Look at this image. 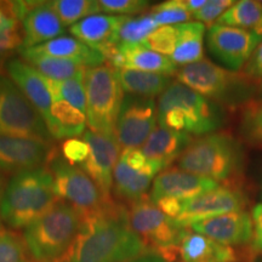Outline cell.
Returning <instances> with one entry per match:
<instances>
[{
    "label": "cell",
    "mask_w": 262,
    "mask_h": 262,
    "mask_svg": "<svg viewBox=\"0 0 262 262\" xmlns=\"http://www.w3.org/2000/svg\"><path fill=\"white\" fill-rule=\"evenodd\" d=\"M70 250L58 262H126L149 254L130 224L129 209L113 199L81 215Z\"/></svg>",
    "instance_id": "6da1fadb"
},
{
    "label": "cell",
    "mask_w": 262,
    "mask_h": 262,
    "mask_svg": "<svg viewBox=\"0 0 262 262\" xmlns=\"http://www.w3.org/2000/svg\"><path fill=\"white\" fill-rule=\"evenodd\" d=\"M159 126L205 136L214 134L225 124L224 108L179 81H173L159 96Z\"/></svg>",
    "instance_id": "7a4b0ae2"
},
{
    "label": "cell",
    "mask_w": 262,
    "mask_h": 262,
    "mask_svg": "<svg viewBox=\"0 0 262 262\" xmlns=\"http://www.w3.org/2000/svg\"><path fill=\"white\" fill-rule=\"evenodd\" d=\"M58 201L54 178L47 166L16 173L6 186L0 219L11 228H27Z\"/></svg>",
    "instance_id": "3957f363"
},
{
    "label": "cell",
    "mask_w": 262,
    "mask_h": 262,
    "mask_svg": "<svg viewBox=\"0 0 262 262\" xmlns=\"http://www.w3.org/2000/svg\"><path fill=\"white\" fill-rule=\"evenodd\" d=\"M81 214L67 202L58 201L24 231L32 262H58L70 250L81 226Z\"/></svg>",
    "instance_id": "277c9868"
},
{
    "label": "cell",
    "mask_w": 262,
    "mask_h": 262,
    "mask_svg": "<svg viewBox=\"0 0 262 262\" xmlns=\"http://www.w3.org/2000/svg\"><path fill=\"white\" fill-rule=\"evenodd\" d=\"M242 143L225 133H214L192 141L178 159L180 169L214 181H228L243 171Z\"/></svg>",
    "instance_id": "5b68a950"
},
{
    "label": "cell",
    "mask_w": 262,
    "mask_h": 262,
    "mask_svg": "<svg viewBox=\"0 0 262 262\" xmlns=\"http://www.w3.org/2000/svg\"><path fill=\"white\" fill-rule=\"evenodd\" d=\"M176 79L221 107L235 108L248 102L256 93V88L244 73L222 68L203 58L181 67Z\"/></svg>",
    "instance_id": "8992f818"
},
{
    "label": "cell",
    "mask_w": 262,
    "mask_h": 262,
    "mask_svg": "<svg viewBox=\"0 0 262 262\" xmlns=\"http://www.w3.org/2000/svg\"><path fill=\"white\" fill-rule=\"evenodd\" d=\"M84 81L86 91L85 114L90 131L114 135L125 97L117 68L106 63L88 68Z\"/></svg>",
    "instance_id": "52a82bcc"
},
{
    "label": "cell",
    "mask_w": 262,
    "mask_h": 262,
    "mask_svg": "<svg viewBox=\"0 0 262 262\" xmlns=\"http://www.w3.org/2000/svg\"><path fill=\"white\" fill-rule=\"evenodd\" d=\"M129 216L131 227L149 254L158 255L165 262L178 260L180 245L189 228L180 227L149 196L130 204Z\"/></svg>",
    "instance_id": "ba28073f"
},
{
    "label": "cell",
    "mask_w": 262,
    "mask_h": 262,
    "mask_svg": "<svg viewBox=\"0 0 262 262\" xmlns=\"http://www.w3.org/2000/svg\"><path fill=\"white\" fill-rule=\"evenodd\" d=\"M0 136L54 141L42 117L4 74H0Z\"/></svg>",
    "instance_id": "9c48e42d"
},
{
    "label": "cell",
    "mask_w": 262,
    "mask_h": 262,
    "mask_svg": "<svg viewBox=\"0 0 262 262\" xmlns=\"http://www.w3.org/2000/svg\"><path fill=\"white\" fill-rule=\"evenodd\" d=\"M49 170L54 178L57 198L74 206L81 215L97 210L112 199L101 192L94 180L80 166L71 165L57 153L49 163Z\"/></svg>",
    "instance_id": "30bf717a"
},
{
    "label": "cell",
    "mask_w": 262,
    "mask_h": 262,
    "mask_svg": "<svg viewBox=\"0 0 262 262\" xmlns=\"http://www.w3.org/2000/svg\"><path fill=\"white\" fill-rule=\"evenodd\" d=\"M158 123V104L155 98L126 95L116 126V139L123 149L145 145Z\"/></svg>",
    "instance_id": "8fae6325"
},
{
    "label": "cell",
    "mask_w": 262,
    "mask_h": 262,
    "mask_svg": "<svg viewBox=\"0 0 262 262\" xmlns=\"http://www.w3.org/2000/svg\"><path fill=\"white\" fill-rule=\"evenodd\" d=\"M262 42V35L237 27L214 24L206 33V44L212 56L227 70L239 72Z\"/></svg>",
    "instance_id": "7c38bea8"
},
{
    "label": "cell",
    "mask_w": 262,
    "mask_h": 262,
    "mask_svg": "<svg viewBox=\"0 0 262 262\" xmlns=\"http://www.w3.org/2000/svg\"><path fill=\"white\" fill-rule=\"evenodd\" d=\"M247 196L241 189L219 186L215 189L182 202L181 211L175 222L180 227L189 228L195 222L228 212L242 211L247 206Z\"/></svg>",
    "instance_id": "4fadbf2b"
},
{
    "label": "cell",
    "mask_w": 262,
    "mask_h": 262,
    "mask_svg": "<svg viewBox=\"0 0 262 262\" xmlns=\"http://www.w3.org/2000/svg\"><path fill=\"white\" fill-rule=\"evenodd\" d=\"M56 156L52 142L26 139V137L0 136V169L19 173L42 168Z\"/></svg>",
    "instance_id": "5bb4252c"
},
{
    "label": "cell",
    "mask_w": 262,
    "mask_h": 262,
    "mask_svg": "<svg viewBox=\"0 0 262 262\" xmlns=\"http://www.w3.org/2000/svg\"><path fill=\"white\" fill-rule=\"evenodd\" d=\"M84 140L90 146V156L81 164L84 170L107 198H111L113 188V173L119 160L122 147L114 135L85 131Z\"/></svg>",
    "instance_id": "9a60e30c"
},
{
    "label": "cell",
    "mask_w": 262,
    "mask_h": 262,
    "mask_svg": "<svg viewBox=\"0 0 262 262\" xmlns=\"http://www.w3.org/2000/svg\"><path fill=\"white\" fill-rule=\"evenodd\" d=\"M219 186L220 183L211 179L185 171L180 168H171L163 170L157 175L153 181L149 199L153 203L160 199L185 202L215 189Z\"/></svg>",
    "instance_id": "2e32d148"
},
{
    "label": "cell",
    "mask_w": 262,
    "mask_h": 262,
    "mask_svg": "<svg viewBox=\"0 0 262 262\" xmlns=\"http://www.w3.org/2000/svg\"><path fill=\"white\" fill-rule=\"evenodd\" d=\"M189 229L227 247L249 244L254 237L253 216L244 210L195 222Z\"/></svg>",
    "instance_id": "e0dca14e"
},
{
    "label": "cell",
    "mask_w": 262,
    "mask_h": 262,
    "mask_svg": "<svg viewBox=\"0 0 262 262\" xmlns=\"http://www.w3.org/2000/svg\"><path fill=\"white\" fill-rule=\"evenodd\" d=\"M5 67L10 79L17 85L32 106L38 111L49 129V126L51 125V108L55 100L45 83L44 77L28 63L18 58L9 60Z\"/></svg>",
    "instance_id": "ac0fdd59"
},
{
    "label": "cell",
    "mask_w": 262,
    "mask_h": 262,
    "mask_svg": "<svg viewBox=\"0 0 262 262\" xmlns=\"http://www.w3.org/2000/svg\"><path fill=\"white\" fill-rule=\"evenodd\" d=\"M117 70H131L165 75L176 74L178 66L169 57L157 54L142 44H119L106 56Z\"/></svg>",
    "instance_id": "d6986e66"
},
{
    "label": "cell",
    "mask_w": 262,
    "mask_h": 262,
    "mask_svg": "<svg viewBox=\"0 0 262 262\" xmlns=\"http://www.w3.org/2000/svg\"><path fill=\"white\" fill-rule=\"evenodd\" d=\"M24 32V48L29 49L61 37L64 26L50 2H35L21 19Z\"/></svg>",
    "instance_id": "ffe728a7"
},
{
    "label": "cell",
    "mask_w": 262,
    "mask_h": 262,
    "mask_svg": "<svg viewBox=\"0 0 262 262\" xmlns=\"http://www.w3.org/2000/svg\"><path fill=\"white\" fill-rule=\"evenodd\" d=\"M125 18V16L93 15L72 26L70 32L73 37L100 51L106 57L117 47V31Z\"/></svg>",
    "instance_id": "44dd1931"
},
{
    "label": "cell",
    "mask_w": 262,
    "mask_h": 262,
    "mask_svg": "<svg viewBox=\"0 0 262 262\" xmlns=\"http://www.w3.org/2000/svg\"><path fill=\"white\" fill-rule=\"evenodd\" d=\"M26 50L32 54L78 62L88 68L103 64V62L106 61V57L100 51L95 50L73 35L72 37L71 35H61L50 41L26 49Z\"/></svg>",
    "instance_id": "7402d4cb"
},
{
    "label": "cell",
    "mask_w": 262,
    "mask_h": 262,
    "mask_svg": "<svg viewBox=\"0 0 262 262\" xmlns=\"http://www.w3.org/2000/svg\"><path fill=\"white\" fill-rule=\"evenodd\" d=\"M181 262H238L237 251L205 235L188 231L180 245Z\"/></svg>",
    "instance_id": "603a6c76"
},
{
    "label": "cell",
    "mask_w": 262,
    "mask_h": 262,
    "mask_svg": "<svg viewBox=\"0 0 262 262\" xmlns=\"http://www.w3.org/2000/svg\"><path fill=\"white\" fill-rule=\"evenodd\" d=\"M192 141V136L188 134L178 133L159 126L150 134L145 145L141 147V150L147 158L157 160L164 164L166 168L173 160L181 157Z\"/></svg>",
    "instance_id": "cb8c5ba5"
},
{
    "label": "cell",
    "mask_w": 262,
    "mask_h": 262,
    "mask_svg": "<svg viewBox=\"0 0 262 262\" xmlns=\"http://www.w3.org/2000/svg\"><path fill=\"white\" fill-rule=\"evenodd\" d=\"M178 44L170 60L181 67L203 60L204 58L203 39L205 34V25L198 21H189L178 25Z\"/></svg>",
    "instance_id": "d4e9b609"
},
{
    "label": "cell",
    "mask_w": 262,
    "mask_h": 262,
    "mask_svg": "<svg viewBox=\"0 0 262 262\" xmlns=\"http://www.w3.org/2000/svg\"><path fill=\"white\" fill-rule=\"evenodd\" d=\"M123 90L127 95L146 98L160 96L172 83L170 75L131 70H117Z\"/></svg>",
    "instance_id": "484cf974"
},
{
    "label": "cell",
    "mask_w": 262,
    "mask_h": 262,
    "mask_svg": "<svg viewBox=\"0 0 262 262\" xmlns=\"http://www.w3.org/2000/svg\"><path fill=\"white\" fill-rule=\"evenodd\" d=\"M155 178L131 169L119 157L113 173L114 193L130 204L145 198Z\"/></svg>",
    "instance_id": "4316f807"
},
{
    "label": "cell",
    "mask_w": 262,
    "mask_h": 262,
    "mask_svg": "<svg viewBox=\"0 0 262 262\" xmlns=\"http://www.w3.org/2000/svg\"><path fill=\"white\" fill-rule=\"evenodd\" d=\"M88 125L86 114L66 101H55L51 108V125L49 126L52 139H73L84 134Z\"/></svg>",
    "instance_id": "83f0119b"
},
{
    "label": "cell",
    "mask_w": 262,
    "mask_h": 262,
    "mask_svg": "<svg viewBox=\"0 0 262 262\" xmlns=\"http://www.w3.org/2000/svg\"><path fill=\"white\" fill-rule=\"evenodd\" d=\"M18 52L25 62H27L38 73L49 79L68 80L73 79V78L84 77L88 70V67L78 63V62L32 54L26 49H21Z\"/></svg>",
    "instance_id": "f1b7e54d"
},
{
    "label": "cell",
    "mask_w": 262,
    "mask_h": 262,
    "mask_svg": "<svg viewBox=\"0 0 262 262\" xmlns=\"http://www.w3.org/2000/svg\"><path fill=\"white\" fill-rule=\"evenodd\" d=\"M215 24L247 29L262 35V2H234Z\"/></svg>",
    "instance_id": "f546056e"
},
{
    "label": "cell",
    "mask_w": 262,
    "mask_h": 262,
    "mask_svg": "<svg viewBox=\"0 0 262 262\" xmlns=\"http://www.w3.org/2000/svg\"><path fill=\"white\" fill-rule=\"evenodd\" d=\"M44 79L55 101H66L83 113L86 112L85 75L68 80H54L47 77H44Z\"/></svg>",
    "instance_id": "4dcf8cb0"
},
{
    "label": "cell",
    "mask_w": 262,
    "mask_h": 262,
    "mask_svg": "<svg viewBox=\"0 0 262 262\" xmlns=\"http://www.w3.org/2000/svg\"><path fill=\"white\" fill-rule=\"evenodd\" d=\"M50 5L55 10L63 26H74L89 16L101 11L96 0H52Z\"/></svg>",
    "instance_id": "1f68e13d"
},
{
    "label": "cell",
    "mask_w": 262,
    "mask_h": 262,
    "mask_svg": "<svg viewBox=\"0 0 262 262\" xmlns=\"http://www.w3.org/2000/svg\"><path fill=\"white\" fill-rule=\"evenodd\" d=\"M157 28L159 27L149 14L137 17H126L117 31L116 45L141 44Z\"/></svg>",
    "instance_id": "d6a6232c"
},
{
    "label": "cell",
    "mask_w": 262,
    "mask_h": 262,
    "mask_svg": "<svg viewBox=\"0 0 262 262\" xmlns=\"http://www.w3.org/2000/svg\"><path fill=\"white\" fill-rule=\"evenodd\" d=\"M158 27L163 26H178L189 22L191 12L186 8L185 0H169L155 6L149 12Z\"/></svg>",
    "instance_id": "836d02e7"
},
{
    "label": "cell",
    "mask_w": 262,
    "mask_h": 262,
    "mask_svg": "<svg viewBox=\"0 0 262 262\" xmlns=\"http://www.w3.org/2000/svg\"><path fill=\"white\" fill-rule=\"evenodd\" d=\"M241 134L249 145L262 148V102L249 104L243 111Z\"/></svg>",
    "instance_id": "e575fe53"
},
{
    "label": "cell",
    "mask_w": 262,
    "mask_h": 262,
    "mask_svg": "<svg viewBox=\"0 0 262 262\" xmlns=\"http://www.w3.org/2000/svg\"><path fill=\"white\" fill-rule=\"evenodd\" d=\"M0 262H32L24 238L14 231L0 229Z\"/></svg>",
    "instance_id": "d590c367"
},
{
    "label": "cell",
    "mask_w": 262,
    "mask_h": 262,
    "mask_svg": "<svg viewBox=\"0 0 262 262\" xmlns=\"http://www.w3.org/2000/svg\"><path fill=\"white\" fill-rule=\"evenodd\" d=\"M179 39L178 26H163L157 28L148 38H146L141 44L149 50L163 55V56L171 57L175 51L176 44Z\"/></svg>",
    "instance_id": "8d00e7d4"
},
{
    "label": "cell",
    "mask_w": 262,
    "mask_h": 262,
    "mask_svg": "<svg viewBox=\"0 0 262 262\" xmlns=\"http://www.w3.org/2000/svg\"><path fill=\"white\" fill-rule=\"evenodd\" d=\"M24 48V32L16 24L0 31V67L8 63V58Z\"/></svg>",
    "instance_id": "74e56055"
},
{
    "label": "cell",
    "mask_w": 262,
    "mask_h": 262,
    "mask_svg": "<svg viewBox=\"0 0 262 262\" xmlns=\"http://www.w3.org/2000/svg\"><path fill=\"white\" fill-rule=\"evenodd\" d=\"M101 11L112 16H125L141 14L150 5L146 0H100Z\"/></svg>",
    "instance_id": "f35d334b"
},
{
    "label": "cell",
    "mask_w": 262,
    "mask_h": 262,
    "mask_svg": "<svg viewBox=\"0 0 262 262\" xmlns=\"http://www.w3.org/2000/svg\"><path fill=\"white\" fill-rule=\"evenodd\" d=\"M62 158L71 165L80 166L90 156V146L79 137L64 140L61 146Z\"/></svg>",
    "instance_id": "ab89813d"
},
{
    "label": "cell",
    "mask_w": 262,
    "mask_h": 262,
    "mask_svg": "<svg viewBox=\"0 0 262 262\" xmlns=\"http://www.w3.org/2000/svg\"><path fill=\"white\" fill-rule=\"evenodd\" d=\"M234 4L232 0H208L203 8L193 14L196 21L203 25H214L227 10Z\"/></svg>",
    "instance_id": "60d3db41"
},
{
    "label": "cell",
    "mask_w": 262,
    "mask_h": 262,
    "mask_svg": "<svg viewBox=\"0 0 262 262\" xmlns=\"http://www.w3.org/2000/svg\"><path fill=\"white\" fill-rule=\"evenodd\" d=\"M243 73L250 80H261L262 83V42L256 48L254 54L251 55L248 63L245 64V67L243 68Z\"/></svg>",
    "instance_id": "b9f144b4"
},
{
    "label": "cell",
    "mask_w": 262,
    "mask_h": 262,
    "mask_svg": "<svg viewBox=\"0 0 262 262\" xmlns=\"http://www.w3.org/2000/svg\"><path fill=\"white\" fill-rule=\"evenodd\" d=\"M253 224H254V237H253V250L256 253H262V203L255 205L253 209Z\"/></svg>",
    "instance_id": "7bdbcfd3"
},
{
    "label": "cell",
    "mask_w": 262,
    "mask_h": 262,
    "mask_svg": "<svg viewBox=\"0 0 262 262\" xmlns=\"http://www.w3.org/2000/svg\"><path fill=\"white\" fill-rule=\"evenodd\" d=\"M16 24H18V21L11 14L9 2L0 3V31L11 27Z\"/></svg>",
    "instance_id": "ee69618b"
},
{
    "label": "cell",
    "mask_w": 262,
    "mask_h": 262,
    "mask_svg": "<svg viewBox=\"0 0 262 262\" xmlns=\"http://www.w3.org/2000/svg\"><path fill=\"white\" fill-rule=\"evenodd\" d=\"M206 2H208V0H185V4L186 8H187L188 11L191 12V15L193 16V14L199 11V10L206 4Z\"/></svg>",
    "instance_id": "f6af8a7d"
},
{
    "label": "cell",
    "mask_w": 262,
    "mask_h": 262,
    "mask_svg": "<svg viewBox=\"0 0 262 262\" xmlns=\"http://www.w3.org/2000/svg\"><path fill=\"white\" fill-rule=\"evenodd\" d=\"M126 262H165V260L156 254H147V255H143V256L136 257L134 258V260H130Z\"/></svg>",
    "instance_id": "bcb514c9"
},
{
    "label": "cell",
    "mask_w": 262,
    "mask_h": 262,
    "mask_svg": "<svg viewBox=\"0 0 262 262\" xmlns=\"http://www.w3.org/2000/svg\"><path fill=\"white\" fill-rule=\"evenodd\" d=\"M3 194H4V189H3V179H2V175H0V203H2Z\"/></svg>",
    "instance_id": "7dc6e473"
},
{
    "label": "cell",
    "mask_w": 262,
    "mask_h": 262,
    "mask_svg": "<svg viewBox=\"0 0 262 262\" xmlns=\"http://www.w3.org/2000/svg\"><path fill=\"white\" fill-rule=\"evenodd\" d=\"M258 94H260V96L262 97V83H261L260 86H258Z\"/></svg>",
    "instance_id": "c3c4849f"
},
{
    "label": "cell",
    "mask_w": 262,
    "mask_h": 262,
    "mask_svg": "<svg viewBox=\"0 0 262 262\" xmlns=\"http://www.w3.org/2000/svg\"><path fill=\"white\" fill-rule=\"evenodd\" d=\"M250 262H262V258H254V260H251Z\"/></svg>",
    "instance_id": "681fc988"
},
{
    "label": "cell",
    "mask_w": 262,
    "mask_h": 262,
    "mask_svg": "<svg viewBox=\"0 0 262 262\" xmlns=\"http://www.w3.org/2000/svg\"><path fill=\"white\" fill-rule=\"evenodd\" d=\"M260 198L262 199V183H261V188H260Z\"/></svg>",
    "instance_id": "f907efd6"
},
{
    "label": "cell",
    "mask_w": 262,
    "mask_h": 262,
    "mask_svg": "<svg viewBox=\"0 0 262 262\" xmlns=\"http://www.w3.org/2000/svg\"><path fill=\"white\" fill-rule=\"evenodd\" d=\"M0 229H2V226H0Z\"/></svg>",
    "instance_id": "816d5d0a"
}]
</instances>
